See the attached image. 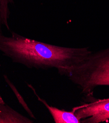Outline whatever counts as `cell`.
Masks as SVG:
<instances>
[{"mask_svg":"<svg viewBox=\"0 0 109 123\" xmlns=\"http://www.w3.org/2000/svg\"><path fill=\"white\" fill-rule=\"evenodd\" d=\"M81 123H100L109 120V98L73 109Z\"/></svg>","mask_w":109,"mask_h":123,"instance_id":"3","label":"cell"},{"mask_svg":"<svg viewBox=\"0 0 109 123\" xmlns=\"http://www.w3.org/2000/svg\"><path fill=\"white\" fill-rule=\"evenodd\" d=\"M0 52L14 63L28 68H55L58 71L75 67L90 54L89 47L71 48L54 45L11 32L0 35Z\"/></svg>","mask_w":109,"mask_h":123,"instance_id":"1","label":"cell"},{"mask_svg":"<svg viewBox=\"0 0 109 123\" xmlns=\"http://www.w3.org/2000/svg\"><path fill=\"white\" fill-rule=\"evenodd\" d=\"M29 87L32 89L39 101L41 102L48 110L55 123H81V121L75 115L74 111H67L63 109H60L56 107L51 106L38 95L33 86L28 84Z\"/></svg>","mask_w":109,"mask_h":123,"instance_id":"4","label":"cell"},{"mask_svg":"<svg viewBox=\"0 0 109 123\" xmlns=\"http://www.w3.org/2000/svg\"><path fill=\"white\" fill-rule=\"evenodd\" d=\"M33 120L6 105L0 95V123H33Z\"/></svg>","mask_w":109,"mask_h":123,"instance_id":"5","label":"cell"},{"mask_svg":"<svg viewBox=\"0 0 109 123\" xmlns=\"http://www.w3.org/2000/svg\"><path fill=\"white\" fill-rule=\"evenodd\" d=\"M14 0H0V34L3 33V29L10 30L9 19L11 14L10 6Z\"/></svg>","mask_w":109,"mask_h":123,"instance_id":"6","label":"cell"},{"mask_svg":"<svg viewBox=\"0 0 109 123\" xmlns=\"http://www.w3.org/2000/svg\"><path fill=\"white\" fill-rule=\"evenodd\" d=\"M80 89L90 96L100 86H109V48L92 52L80 64L58 71Z\"/></svg>","mask_w":109,"mask_h":123,"instance_id":"2","label":"cell"}]
</instances>
